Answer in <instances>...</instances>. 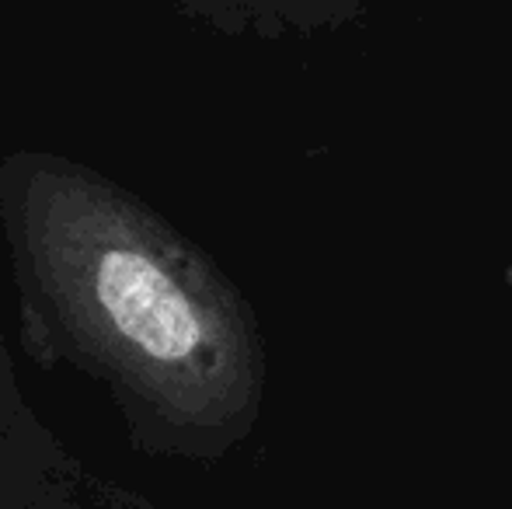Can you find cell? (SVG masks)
I'll return each mask as SVG.
<instances>
[{"label":"cell","mask_w":512,"mask_h":509,"mask_svg":"<svg viewBox=\"0 0 512 509\" xmlns=\"http://www.w3.org/2000/svg\"><path fill=\"white\" fill-rule=\"evenodd\" d=\"M21 346L98 384L143 457L213 461L248 436L262 349L248 304L136 192L56 150L0 157Z\"/></svg>","instance_id":"obj_1"},{"label":"cell","mask_w":512,"mask_h":509,"mask_svg":"<svg viewBox=\"0 0 512 509\" xmlns=\"http://www.w3.org/2000/svg\"><path fill=\"white\" fill-rule=\"evenodd\" d=\"M0 509H161L95 471L46 419L0 436Z\"/></svg>","instance_id":"obj_2"},{"label":"cell","mask_w":512,"mask_h":509,"mask_svg":"<svg viewBox=\"0 0 512 509\" xmlns=\"http://www.w3.org/2000/svg\"><path fill=\"white\" fill-rule=\"evenodd\" d=\"M35 419H39V412H35L32 401L21 391L18 367H14L4 328H0V436L18 433L21 426H28V422H35Z\"/></svg>","instance_id":"obj_3"}]
</instances>
